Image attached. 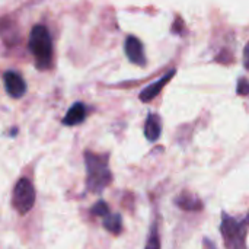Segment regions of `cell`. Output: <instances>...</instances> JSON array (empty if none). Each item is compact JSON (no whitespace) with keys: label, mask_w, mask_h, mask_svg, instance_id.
<instances>
[{"label":"cell","mask_w":249,"mask_h":249,"mask_svg":"<svg viewBox=\"0 0 249 249\" xmlns=\"http://www.w3.org/2000/svg\"><path fill=\"white\" fill-rule=\"evenodd\" d=\"M92 213H93L95 216L105 217V216H108V214H109V207H108V204H107L105 201L99 200V201L92 207Z\"/></svg>","instance_id":"13"},{"label":"cell","mask_w":249,"mask_h":249,"mask_svg":"<svg viewBox=\"0 0 249 249\" xmlns=\"http://www.w3.org/2000/svg\"><path fill=\"white\" fill-rule=\"evenodd\" d=\"M175 203H177L181 209H184V210H187V212H198V210L203 207V203H201L197 197H194V196H191V194H188V193L181 194V196L175 200Z\"/></svg>","instance_id":"10"},{"label":"cell","mask_w":249,"mask_h":249,"mask_svg":"<svg viewBox=\"0 0 249 249\" xmlns=\"http://www.w3.org/2000/svg\"><path fill=\"white\" fill-rule=\"evenodd\" d=\"M85 163L88 191L101 194L112 182V174L108 166V155H98L88 150L85 153Z\"/></svg>","instance_id":"1"},{"label":"cell","mask_w":249,"mask_h":249,"mask_svg":"<svg viewBox=\"0 0 249 249\" xmlns=\"http://www.w3.org/2000/svg\"><path fill=\"white\" fill-rule=\"evenodd\" d=\"M249 229V212L244 219H235L222 212L220 232L226 249H248L247 236Z\"/></svg>","instance_id":"2"},{"label":"cell","mask_w":249,"mask_h":249,"mask_svg":"<svg viewBox=\"0 0 249 249\" xmlns=\"http://www.w3.org/2000/svg\"><path fill=\"white\" fill-rule=\"evenodd\" d=\"M85 118H86V107H85V104L76 102V104L66 112V115H64V118H63V124H64V125L73 127V125H77V124H80V123H83Z\"/></svg>","instance_id":"9"},{"label":"cell","mask_w":249,"mask_h":249,"mask_svg":"<svg viewBox=\"0 0 249 249\" xmlns=\"http://www.w3.org/2000/svg\"><path fill=\"white\" fill-rule=\"evenodd\" d=\"M12 204L19 214H26L32 210L35 204V190L29 179L22 178L13 188Z\"/></svg>","instance_id":"4"},{"label":"cell","mask_w":249,"mask_h":249,"mask_svg":"<svg viewBox=\"0 0 249 249\" xmlns=\"http://www.w3.org/2000/svg\"><path fill=\"white\" fill-rule=\"evenodd\" d=\"M124 50H125V55L128 57V60L133 64L137 66H146V55H144V48L142 41L134 36V35H128L125 38V44H124Z\"/></svg>","instance_id":"6"},{"label":"cell","mask_w":249,"mask_h":249,"mask_svg":"<svg viewBox=\"0 0 249 249\" xmlns=\"http://www.w3.org/2000/svg\"><path fill=\"white\" fill-rule=\"evenodd\" d=\"M236 92H238V95H244V96L249 95V80H247L245 77H241V79L238 80Z\"/></svg>","instance_id":"14"},{"label":"cell","mask_w":249,"mask_h":249,"mask_svg":"<svg viewBox=\"0 0 249 249\" xmlns=\"http://www.w3.org/2000/svg\"><path fill=\"white\" fill-rule=\"evenodd\" d=\"M3 82H4V89L9 93V96L19 99L25 95L26 92V83L22 79V76L13 70H7L3 74Z\"/></svg>","instance_id":"5"},{"label":"cell","mask_w":249,"mask_h":249,"mask_svg":"<svg viewBox=\"0 0 249 249\" xmlns=\"http://www.w3.org/2000/svg\"><path fill=\"white\" fill-rule=\"evenodd\" d=\"M244 66L249 70V42L247 44L245 50H244Z\"/></svg>","instance_id":"15"},{"label":"cell","mask_w":249,"mask_h":249,"mask_svg":"<svg viewBox=\"0 0 249 249\" xmlns=\"http://www.w3.org/2000/svg\"><path fill=\"white\" fill-rule=\"evenodd\" d=\"M28 45L35 57L36 67L41 70L48 69L53 61V39L44 25H35L31 29Z\"/></svg>","instance_id":"3"},{"label":"cell","mask_w":249,"mask_h":249,"mask_svg":"<svg viewBox=\"0 0 249 249\" xmlns=\"http://www.w3.org/2000/svg\"><path fill=\"white\" fill-rule=\"evenodd\" d=\"M144 249H160V239H159V233H158V226L153 225L149 239L146 242V248Z\"/></svg>","instance_id":"12"},{"label":"cell","mask_w":249,"mask_h":249,"mask_svg":"<svg viewBox=\"0 0 249 249\" xmlns=\"http://www.w3.org/2000/svg\"><path fill=\"white\" fill-rule=\"evenodd\" d=\"M174 76H175V69H172V70L168 71L165 76H162L159 80H156V82H153L152 85H149L147 88H144V89L140 92V101H143V102H150L152 99H155V98L162 92V89L166 86V83H168Z\"/></svg>","instance_id":"7"},{"label":"cell","mask_w":249,"mask_h":249,"mask_svg":"<svg viewBox=\"0 0 249 249\" xmlns=\"http://www.w3.org/2000/svg\"><path fill=\"white\" fill-rule=\"evenodd\" d=\"M104 228L112 235H120L123 231V219L120 214H108L104 217Z\"/></svg>","instance_id":"11"},{"label":"cell","mask_w":249,"mask_h":249,"mask_svg":"<svg viewBox=\"0 0 249 249\" xmlns=\"http://www.w3.org/2000/svg\"><path fill=\"white\" fill-rule=\"evenodd\" d=\"M162 133V120L158 114H149L144 124V136L149 142H156Z\"/></svg>","instance_id":"8"}]
</instances>
